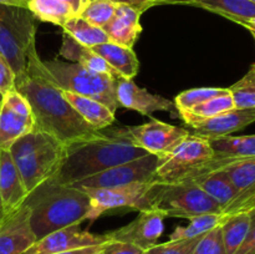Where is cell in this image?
<instances>
[{
  "label": "cell",
  "instance_id": "cell-11",
  "mask_svg": "<svg viewBox=\"0 0 255 254\" xmlns=\"http://www.w3.org/2000/svg\"><path fill=\"white\" fill-rule=\"evenodd\" d=\"M132 142L146 152L157 156H167L191 134L186 127L173 126L151 117L139 126L126 127Z\"/></svg>",
  "mask_w": 255,
  "mask_h": 254
},
{
  "label": "cell",
  "instance_id": "cell-42",
  "mask_svg": "<svg viewBox=\"0 0 255 254\" xmlns=\"http://www.w3.org/2000/svg\"><path fill=\"white\" fill-rule=\"evenodd\" d=\"M237 24L247 27V29L252 32V35H253L255 40V17H253V19H248V20H241V21H238Z\"/></svg>",
  "mask_w": 255,
  "mask_h": 254
},
{
  "label": "cell",
  "instance_id": "cell-18",
  "mask_svg": "<svg viewBox=\"0 0 255 254\" xmlns=\"http://www.w3.org/2000/svg\"><path fill=\"white\" fill-rule=\"evenodd\" d=\"M141 15L138 10L126 2H120L111 21L102 29L109 40L127 47H133L142 31Z\"/></svg>",
  "mask_w": 255,
  "mask_h": 254
},
{
  "label": "cell",
  "instance_id": "cell-27",
  "mask_svg": "<svg viewBox=\"0 0 255 254\" xmlns=\"http://www.w3.org/2000/svg\"><path fill=\"white\" fill-rule=\"evenodd\" d=\"M193 6L216 12L234 22L255 17V4L251 0H198Z\"/></svg>",
  "mask_w": 255,
  "mask_h": 254
},
{
  "label": "cell",
  "instance_id": "cell-3",
  "mask_svg": "<svg viewBox=\"0 0 255 254\" xmlns=\"http://www.w3.org/2000/svg\"><path fill=\"white\" fill-rule=\"evenodd\" d=\"M24 203L30 209V226L36 241L59 229L90 221L92 211L86 192L52 179L27 194Z\"/></svg>",
  "mask_w": 255,
  "mask_h": 254
},
{
  "label": "cell",
  "instance_id": "cell-24",
  "mask_svg": "<svg viewBox=\"0 0 255 254\" xmlns=\"http://www.w3.org/2000/svg\"><path fill=\"white\" fill-rule=\"evenodd\" d=\"M193 181L208 196H211L223 211L238 198V191L222 168L207 172L202 176L196 177Z\"/></svg>",
  "mask_w": 255,
  "mask_h": 254
},
{
  "label": "cell",
  "instance_id": "cell-1",
  "mask_svg": "<svg viewBox=\"0 0 255 254\" xmlns=\"http://www.w3.org/2000/svg\"><path fill=\"white\" fill-rule=\"evenodd\" d=\"M19 91L31 106L35 128L47 132L62 143L89 138L97 133L67 102L39 57L36 46L29 52L26 70L15 80Z\"/></svg>",
  "mask_w": 255,
  "mask_h": 254
},
{
  "label": "cell",
  "instance_id": "cell-32",
  "mask_svg": "<svg viewBox=\"0 0 255 254\" xmlns=\"http://www.w3.org/2000/svg\"><path fill=\"white\" fill-rule=\"evenodd\" d=\"M227 92H229L228 87H198V89H191L181 92L177 95L173 102L179 114V112L188 111L196 107L197 105L203 104L209 99L221 96Z\"/></svg>",
  "mask_w": 255,
  "mask_h": 254
},
{
  "label": "cell",
  "instance_id": "cell-26",
  "mask_svg": "<svg viewBox=\"0 0 255 254\" xmlns=\"http://www.w3.org/2000/svg\"><path fill=\"white\" fill-rule=\"evenodd\" d=\"M251 216L248 211H238L226 214L221 223L222 236L227 254H236L248 236Z\"/></svg>",
  "mask_w": 255,
  "mask_h": 254
},
{
  "label": "cell",
  "instance_id": "cell-33",
  "mask_svg": "<svg viewBox=\"0 0 255 254\" xmlns=\"http://www.w3.org/2000/svg\"><path fill=\"white\" fill-rule=\"evenodd\" d=\"M119 4L120 1L117 0H89L79 16L84 17L96 26L104 27L112 20Z\"/></svg>",
  "mask_w": 255,
  "mask_h": 254
},
{
  "label": "cell",
  "instance_id": "cell-35",
  "mask_svg": "<svg viewBox=\"0 0 255 254\" xmlns=\"http://www.w3.org/2000/svg\"><path fill=\"white\" fill-rule=\"evenodd\" d=\"M201 238L202 236L191 239L169 241L166 243L156 244L147 252L149 254H194Z\"/></svg>",
  "mask_w": 255,
  "mask_h": 254
},
{
  "label": "cell",
  "instance_id": "cell-6",
  "mask_svg": "<svg viewBox=\"0 0 255 254\" xmlns=\"http://www.w3.org/2000/svg\"><path fill=\"white\" fill-rule=\"evenodd\" d=\"M35 20L27 7L0 2V55L9 62L16 79L25 72L29 52L36 46Z\"/></svg>",
  "mask_w": 255,
  "mask_h": 254
},
{
  "label": "cell",
  "instance_id": "cell-25",
  "mask_svg": "<svg viewBox=\"0 0 255 254\" xmlns=\"http://www.w3.org/2000/svg\"><path fill=\"white\" fill-rule=\"evenodd\" d=\"M216 158L236 159L255 157V134L251 136H224L209 139Z\"/></svg>",
  "mask_w": 255,
  "mask_h": 254
},
{
  "label": "cell",
  "instance_id": "cell-8",
  "mask_svg": "<svg viewBox=\"0 0 255 254\" xmlns=\"http://www.w3.org/2000/svg\"><path fill=\"white\" fill-rule=\"evenodd\" d=\"M152 209L161 212L164 217L191 219L208 213H223L222 207L206 193L193 179L161 183Z\"/></svg>",
  "mask_w": 255,
  "mask_h": 254
},
{
  "label": "cell",
  "instance_id": "cell-34",
  "mask_svg": "<svg viewBox=\"0 0 255 254\" xmlns=\"http://www.w3.org/2000/svg\"><path fill=\"white\" fill-rule=\"evenodd\" d=\"M228 89L236 109H255V72L252 67Z\"/></svg>",
  "mask_w": 255,
  "mask_h": 254
},
{
  "label": "cell",
  "instance_id": "cell-19",
  "mask_svg": "<svg viewBox=\"0 0 255 254\" xmlns=\"http://www.w3.org/2000/svg\"><path fill=\"white\" fill-rule=\"evenodd\" d=\"M221 168L226 172L239 193L238 198L223 211L224 214H231L255 196V157L236 159Z\"/></svg>",
  "mask_w": 255,
  "mask_h": 254
},
{
  "label": "cell",
  "instance_id": "cell-21",
  "mask_svg": "<svg viewBox=\"0 0 255 254\" xmlns=\"http://www.w3.org/2000/svg\"><path fill=\"white\" fill-rule=\"evenodd\" d=\"M91 49L99 54L120 77L132 80L138 72L139 61L132 47L107 41Z\"/></svg>",
  "mask_w": 255,
  "mask_h": 254
},
{
  "label": "cell",
  "instance_id": "cell-31",
  "mask_svg": "<svg viewBox=\"0 0 255 254\" xmlns=\"http://www.w3.org/2000/svg\"><path fill=\"white\" fill-rule=\"evenodd\" d=\"M224 217H226L224 213H208L193 217V218L188 219V226L176 227L169 236V241L191 239L204 236L209 231L219 226L223 222Z\"/></svg>",
  "mask_w": 255,
  "mask_h": 254
},
{
  "label": "cell",
  "instance_id": "cell-37",
  "mask_svg": "<svg viewBox=\"0 0 255 254\" xmlns=\"http://www.w3.org/2000/svg\"><path fill=\"white\" fill-rule=\"evenodd\" d=\"M120 2H126L131 5L132 7L138 10L139 12L143 14L146 10L156 6V5L162 4H182V5H192L193 6L198 0H117Z\"/></svg>",
  "mask_w": 255,
  "mask_h": 254
},
{
  "label": "cell",
  "instance_id": "cell-4",
  "mask_svg": "<svg viewBox=\"0 0 255 254\" xmlns=\"http://www.w3.org/2000/svg\"><path fill=\"white\" fill-rule=\"evenodd\" d=\"M9 152L29 194L56 174L66 154V144L34 128L15 141Z\"/></svg>",
  "mask_w": 255,
  "mask_h": 254
},
{
  "label": "cell",
  "instance_id": "cell-47",
  "mask_svg": "<svg viewBox=\"0 0 255 254\" xmlns=\"http://www.w3.org/2000/svg\"><path fill=\"white\" fill-rule=\"evenodd\" d=\"M104 249H105V248H104ZM99 254H105V252H104V251H101V252H100Z\"/></svg>",
  "mask_w": 255,
  "mask_h": 254
},
{
  "label": "cell",
  "instance_id": "cell-15",
  "mask_svg": "<svg viewBox=\"0 0 255 254\" xmlns=\"http://www.w3.org/2000/svg\"><path fill=\"white\" fill-rule=\"evenodd\" d=\"M36 242L25 203L0 221V254H24Z\"/></svg>",
  "mask_w": 255,
  "mask_h": 254
},
{
  "label": "cell",
  "instance_id": "cell-9",
  "mask_svg": "<svg viewBox=\"0 0 255 254\" xmlns=\"http://www.w3.org/2000/svg\"><path fill=\"white\" fill-rule=\"evenodd\" d=\"M159 188L161 183L152 181L115 188H85L82 191L86 192L91 199L92 211L90 221H96L106 212L119 209L138 212L152 209Z\"/></svg>",
  "mask_w": 255,
  "mask_h": 254
},
{
  "label": "cell",
  "instance_id": "cell-12",
  "mask_svg": "<svg viewBox=\"0 0 255 254\" xmlns=\"http://www.w3.org/2000/svg\"><path fill=\"white\" fill-rule=\"evenodd\" d=\"M166 217L156 209L139 211L137 218L126 226L109 232L106 236L110 242H122L136 246L147 252L157 244L164 229Z\"/></svg>",
  "mask_w": 255,
  "mask_h": 254
},
{
  "label": "cell",
  "instance_id": "cell-2",
  "mask_svg": "<svg viewBox=\"0 0 255 254\" xmlns=\"http://www.w3.org/2000/svg\"><path fill=\"white\" fill-rule=\"evenodd\" d=\"M148 154L132 142L126 127L99 131L89 138L66 144V154L52 181L70 184Z\"/></svg>",
  "mask_w": 255,
  "mask_h": 254
},
{
  "label": "cell",
  "instance_id": "cell-40",
  "mask_svg": "<svg viewBox=\"0 0 255 254\" xmlns=\"http://www.w3.org/2000/svg\"><path fill=\"white\" fill-rule=\"evenodd\" d=\"M105 254H144L143 249L122 242H110L105 246Z\"/></svg>",
  "mask_w": 255,
  "mask_h": 254
},
{
  "label": "cell",
  "instance_id": "cell-43",
  "mask_svg": "<svg viewBox=\"0 0 255 254\" xmlns=\"http://www.w3.org/2000/svg\"><path fill=\"white\" fill-rule=\"evenodd\" d=\"M255 206V196L253 197V198H251L249 199L248 202H246V203L243 204V206L241 207V208L238 209V211H248L249 208H252V207H254ZM237 211V212H238Z\"/></svg>",
  "mask_w": 255,
  "mask_h": 254
},
{
  "label": "cell",
  "instance_id": "cell-48",
  "mask_svg": "<svg viewBox=\"0 0 255 254\" xmlns=\"http://www.w3.org/2000/svg\"><path fill=\"white\" fill-rule=\"evenodd\" d=\"M251 1H252V2H254V4H255V0H251Z\"/></svg>",
  "mask_w": 255,
  "mask_h": 254
},
{
  "label": "cell",
  "instance_id": "cell-36",
  "mask_svg": "<svg viewBox=\"0 0 255 254\" xmlns=\"http://www.w3.org/2000/svg\"><path fill=\"white\" fill-rule=\"evenodd\" d=\"M194 254H227L221 224L202 236Z\"/></svg>",
  "mask_w": 255,
  "mask_h": 254
},
{
  "label": "cell",
  "instance_id": "cell-23",
  "mask_svg": "<svg viewBox=\"0 0 255 254\" xmlns=\"http://www.w3.org/2000/svg\"><path fill=\"white\" fill-rule=\"evenodd\" d=\"M60 55L66 60H69V61L76 62V64L91 70V71L99 72V74L111 75V76L116 77V79H120V76L114 71V69L99 54H96L91 47L84 46V45L75 41L66 32L62 34V44L61 49H60Z\"/></svg>",
  "mask_w": 255,
  "mask_h": 254
},
{
  "label": "cell",
  "instance_id": "cell-30",
  "mask_svg": "<svg viewBox=\"0 0 255 254\" xmlns=\"http://www.w3.org/2000/svg\"><path fill=\"white\" fill-rule=\"evenodd\" d=\"M232 109H234L233 99H232L231 92H227V94L221 95V96L209 99L208 101L203 102V104L197 105L196 107L188 110V111L179 112L178 115L179 119L183 120L184 124L189 126L194 122L211 119V117L223 114V112L229 111Z\"/></svg>",
  "mask_w": 255,
  "mask_h": 254
},
{
  "label": "cell",
  "instance_id": "cell-28",
  "mask_svg": "<svg viewBox=\"0 0 255 254\" xmlns=\"http://www.w3.org/2000/svg\"><path fill=\"white\" fill-rule=\"evenodd\" d=\"M27 9L37 20L64 26L71 17L76 16L72 7L64 0H29Z\"/></svg>",
  "mask_w": 255,
  "mask_h": 254
},
{
  "label": "cell",
  "instance_id": "cell-10",
  "mask_svg": "<svg viewBox=\"0 0 255 254\" xmlns=\"http://www.w3.org/2000/svg\"><path fill=\"white\" fill-rule=\"evenodd\" d=\"M162 157L148 153L139 158L111 167L87 178L70 183L75 188H115L132 183H143L154 181L156 169Z\"/></svg>",
  "mask_w": 255,
  "mask_h": 254
},
{
  "label": "cell",
  "instance_id": "cell-17",
  "mask_svg": "<svg viewBox=\"0 0 255 254\" xmlns=\"http://www.w3.org/2000/svg\"><path fill=\"white\" fill-rule=\"evenodd\" d=\"M0 197L4 213L9 214L19 208L27 197L19 171L9 151H0Z\"/></svg>",
  "mask_w": 255,
  "mask_h": 254
},
{
  "label": "cell",
  "instance_id": "cell-20",
  "mask_svg": "<svg viewBox=\"0 0 255 254\" xmlns=\"http://www.w3.org/2000/svg\"><path fill=\"white\" fill-rule=\"evenodd\" d=\"M61 92L75 111L97 131L110 127L115 122V112L97 100L62 89Z\"/></svg>",
  "mask_w": 255,
  "mask_h": 254
},
{
  "label": "cell",
  "instance_id": "cell-45",
  "mask_svg": "<svg viewBox=\"0 0 255 254\" xmlns=\"http://www.w3.org/2000/svg\"><path fill=\"white\" fill-rule=\"evenodd\" d=\"M1 100H2V95L0 94V102H1Z\"/></svg>",
  "mask_w": 255,
  "mask_h": 254
},
{
  "label": "cell",
  "instance_id": "cell-7",
  "mask_svg": "<svg viewBox=\"0 0 255 254\" xmlns=\"http://www.w3.org/2000/svg\"><path fill=\"white\" fill-rule=\"evenodd\" d=\"M44 66L60 89L97 100L116 114L119 109L116 77L99 74L76 62L62 61L60 59L44 61Z\"/></svg>",
  "mask_w": 255,
  "mask_h": 254
},
{
  "label": "cell",
  "instance_id": "cell-41",
  "mask_svg": "<svg viewBox=\"0 0 255 254\" xmlns=\"http://www.w3.org/2000/svg\"><path fill=\"white\" fill-rule=\"evenodd\" d=\"M105 246H106V244H102V246L84 247V248H77V249H72V251L61 252V253H56V254H99L100 252H101V251H104Z\"/></svg>",
  "mask_w": 255,
  "mask_h": 254
},
{
  "label": "cell",
  "instance_id": "cell-49",
  "mask_svg": "<svg viewBox=\"0 0 255 254\" xmlns=\"http://www.w3.org/2000/svg\"><path fill=\"white\" fill-rule=\"evenodd\" d=\"M144 254H149V253H148V252H146V253H144Z\"/></svg>",
  "mask_w": 255,
  "mask_h": 254
},
{
  "label": "cell",
  "instance_id": "cell-14",
  "mask_svg": "<svg viewBox=\"0 0 255 254\" xmlns=\"http://www.w3.org/2000/svg\"><path fill=\"white\" fill-rule=\"evenodd\" d=\"M116 97L119 106L127 110H133L144 116L152 117L157 111H164L171 114L173 119H179L178 111L173 101L159 95L151 94L143 87H139L132 80L120 77L117 79Z\"/></svg>",
  "mask_w": 255,
  "mask_h": 254
},
{
  "label": "cell",
  "instance_id": "cell-16",
  "mask_svg": "<svg viewBox=\"0 0 255 254\" xmlns=\"http://www.w3.org/2000/svg\"><path fill=\"white\" fill-rule=\"evenodd\" d=\"M255 122V109H232L221 115L189 125V132L207 139L231 136Z\"/></svg>",
  "mask_w": 255,
  "mask_h": 254
},
{
  "label": "cell",
  "instance_id": "cell-13",
  "mask_svg": "<svg viewBox=\"0 0 255 254\" xmlns=\"http://www.w3.org/2000/svg\"><path fill=\"white\" fill-rule=\"evenodd\" d=\"M107 243H110V239L106 234H95L84 231L79 226H70L37 239L24 254H56Z\"/></svg>",
  "mask_w": 255,
  "mask_h": 254
},
{
  "label": "cell",
  "instance_id": "cell-38",
  "mask_svg": "<svg viewBox=\"0 0 255 254\" xmlns=\"http://www.w3.org/2000/svg\"><path fill=\"white\" fill-rule=\"evenodd\" d=\"M15 76L9 62L0 55V94L4 96L10 90L15 89Z\"/></svg>",
  "mask_w": 255,
  "mask_h": 254
},
{
  "label": "cell",
  "instance_id": "cell-29",
  "mask_svg": "<svg viewBox=\"0 0 255 254\" xmlns=\"http://www.w3.org/2000/svg\"><path fill=\"white\" fill-rule=\"evenodd\" d=\"M64 32L72 37L75 41L87 47L110 41L109 36L102 27L96 26L81 16H74L62 26Z\"/></svg>",
  "mask_w": 255,
  "mask_h": 254
},
{
  "label": "cell",
  "instance_id": "cell-44",
  "mask_svg": "<svg viewBox=\"0 0 255 254\" xmlns=\"http://www.w3.org/2000/svg\"><path fill=\"white\" fill-rule=\"evenodd\" d=\"M6 214L4 213V208H2V203H1V197H0V221H1Z\"/></svg>",
  "mask_w": 255,
  "mask_h": 254
},
{
  "label": "cell",
  "instance_id": "cell-46",
  "mask_svg": "<svg viewBox=\"0 0 255 254\" xmlns=\"http://www.w3.org/2000/svg\"><path fill=\"white\" fill-rule=\"evenodd\" d=\"M252 69H253V70H254V72H255V64L253 65V66H252Z\"/></svg>",
  "mask_w": 255,
  "mask_h": 254
},
{
  "label": "cell",
  "instance_id": "cell-5",
  "mask_svg": "<svg viewBox=\"0 0 255 254\" xmlns=\"http://www.w3.org/2000/svg\"><path fill=\"white\" fill-rule=\"evenodd\" d=\"M231 159L216 158L209 139L189 134L169 154L162 157L154 174L158 183H177L226 166Z\"/></svg>",
  "mask_w": 255,
  "mask_h": 254
},
{
  "label": "cell",
  "instance_id": "cell-39",
  "mask_svg": "<svg viewBox=\"0 0 255 254\" xmlns=\"http://www.w3.org/2000/svg\"><path fill=\"white\" fill-rule=\"evenodd\" d=\"M251 216V227L248 236L236 254H255V206L248 209Z\"/></svg>",
  "mask_w": 255,
  "mask_h": 254
},
{
  "label": "cell",
  "instance_id": "cell-22",
  "mask_svg": "<svg viewBox=\"0 0 255 254\" xmlns=\"http://www.w3.org/2000/svg\"><path fill=\"white\" fill-rule=\"evenodd\" d=\"M35 128L34 116H24L1 100L0 102V151H9L15 141Z\"/></svg>",
  "mask_w": 255,
  "mask_h": 254
}]
</instances>
